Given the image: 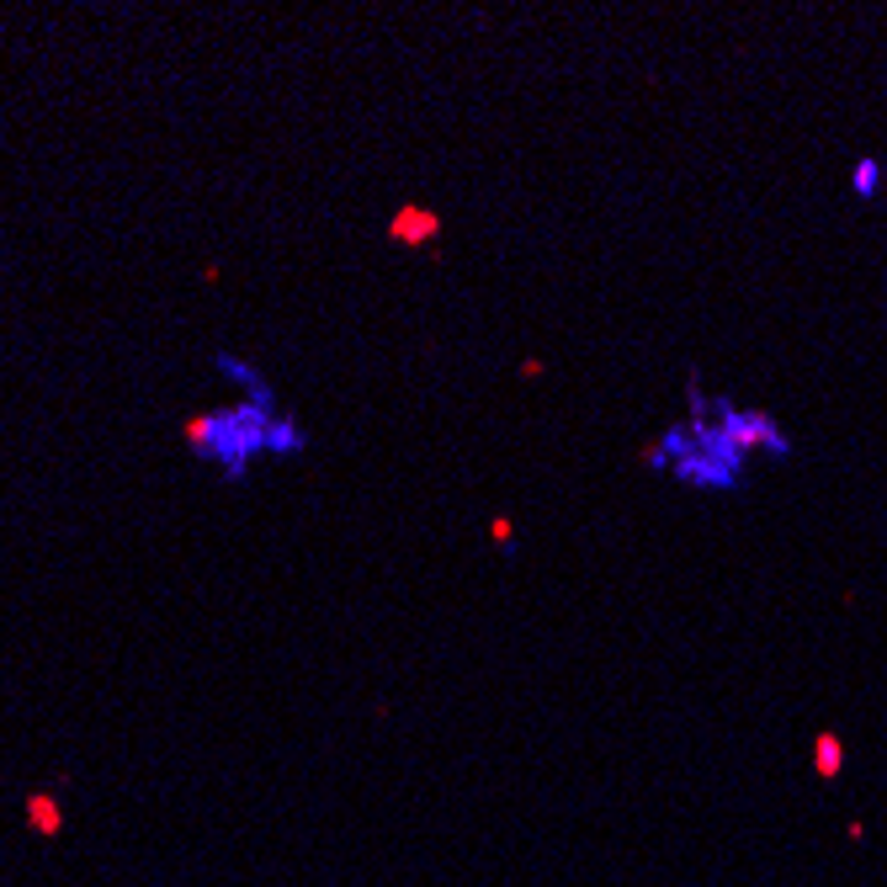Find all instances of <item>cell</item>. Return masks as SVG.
<instances>
[{
	"label": "cell",
	"mask_w": 887,
	"mask_h": 887,
	"mask_svg": "<svg viewBox=\"0 0 887 887\" xmlns=\"http://www.w3.org/2000/svg\"><path fill=\"white\" fill-rule=\"evenodd\" d=\"M798 442L766 404L712 394L702 377H686V415L664 420L644 446L638 468L696 494H739L755 463H792Z\"/></svg>",
	"instance_id": "1"
},
{
	"label": "cell",
	"mask_w": 887,
	"mask_h": 887,
	"mask_svg": "<svg viewBox=\"0 0 887 887\" xmlns=\"http://www.w3.org/2000/svg\"><path fill=\"white\" fill-rule=\"evenodd\" d=\"M213 372L235 388L229 404H213L181 420V442L197 457L202 468H213L218 479L240 484L250 479L261 463H298L309 457V425L298 409H287L277 383L261 372V367L240 357V351H218Z\"/></svg>",
	"instance_id": "2"
},
{
	"label": "cell",
	"mask_w": 887,
	"mask_h": 887,
	"mask_svg": "<svg viewBox=\"0 0 887 887\" xmlns=\"http://www.w3.org/2000/svg\"><path fill=\"white\" fill-rule=\"evenodd\" d=\"M394 244H404V250H420V244H436L442 240V218L425 207V202H404L399 213L388 218V229H383Z\"/></svg>",
	"instance_id": "3"
},
{
	"label": "cell",
	"mask_w": 887,
	"mask_h": 887,
	"mask_svg": "<svg viewBox=\"0 0 887 887\" xmlns=\"http://www.w3.org/2000/svg\"><path fill=\"white\" fill-rule=\"evenodd\" d=\"M887 187V165L877 155H861V160H850V197L855 202H877Z\"/></svg>",
	"instance_id": "4"
},
{
	"label": "cell",
	"mask_w": 887,
	"mask_h": 887,
	"mask_svg": "<svg viewBox=\"0 0 887 887\" xmlns=\"http://www.w3.org/2000/svg\"><path fill=\"white\" fill-rule=\"evenodd\" d=\"M27 818H33V829H43V835H59V807H53V798L33 792L27 798Z\"/></svg>",
	"instance_id": "5"
},
{
	"label": "cell",
	"mask_w": 887,
	"mask_h": 887,
	"mask_svg": "<svg viewBox=\"0 0 887 887\" xmlns=\"http://www.w3.org/2000/svg\"><path fill=\"white\" fill-rule=\"evenodd\" d=\"M494 542H500V548H516V531H511V522H494Z\"/></svg>",
	"instance_id": "6"
}]
</instances>
